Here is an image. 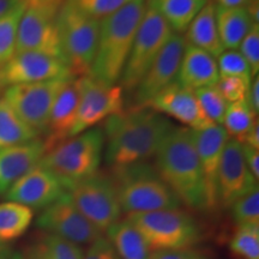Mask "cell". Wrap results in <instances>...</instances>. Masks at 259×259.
Returning a JSON list of instances; mask_svg holds the SVG:
<instances>
[{
    "instance_id": "60d3db41",
    "label": "cell",
    "mask_w": 259,
    "mask_h": 259,
    "mask_svg": "<svg viewBox=\"0 0 259 259\" xmlns=\"http://www.w3.org/2000/svg\"><path fill=\"white\" fill-rule=\"evenodd\" d=\"M29 9H36L48 15L56 16L65 0H22Z\"/></svg>"
},
{
    "instance_id": "9c48e42d",
    "label": "cell",
    "mask_w": 259,
    "mask_h": 259,
    "mask_svg": "<svg viewBox=\"0 0 259 259\" xmlns=\"http://www.w3.org/2000/svg\"><path fill=\"white\" fill-rule=\"evenodd\" d=\"M71 202L100 232L118 222L121 208L118 191L111 176L96 171L92 177L67 189Z\"/></svg>"
},
{
    "instance_id": "816d5d0a",
    "label": "cell",
    "mask_w": 259,
    "mask_h": 259,
    "mask_svg": "<svg viewBox=\"0 0 259 259\" xmlns=\"http://www.w3.org/2000/svg\"><path fill=\"white\" fill-rule=\"evenodd\" d=\"M0 66H2V64H0Z\"/></svg>"
},
{
    "instance_id": "836d02e7",
    "label": "cell",
    "mask_w": 259,
    "mask_h": 259,
    "mask_svg": "<svg viewBox=\"0 0 259 259\" xmlns=\"http://www.w3.org/2000/svg\"><path fill=\"white\" fill-rule=\"evenodd\" d=\"M233 220L236 225L257 223L259 225V190L255 187L231 206Z\"/></svg>"
},
{
    "instance_id": "4316f807",
    "label": "cell",
    "mask_w": 259,
    "mask_h": 259,
    "mask_svg": "<svg viewBox=\"0 0 259 259\" xmlns=\"http://www.w3.org/2000/svg\"><path fill=\"white\" fill-rule=\"evenodd\" d=\"M209 0H153L173 32L184 34Z\"/></svg>"
},
{
    "instance_id": "f907efd6",
    "label": "cell",
    "mask_w": 259,
    "mask_h": 259,
    "mask_svg": "<svg viewBox=\"0 0 259 259\" xmlns=\"http://www.w3.org/2000/svg\"><path fill=\"white\" fill-rule=\"evenodd\" d=\"M250 2H257V0H250Z\"/></svg>"
},
{
    "instance_id": "8fae6325",
    "label": "cell",
    "mask_w": 259,
    "mask_h": 259,
    "mask_svg": "<svg viewBox=\"0 0 259 259\" xmlns=\"http://www.w3.org/2000/svg\"><path fill=\"white\" fill-rule=\"evenodd\" d=\"M79 106L71 137L95 127L99 122L120 113L125 103L124 90L119 84L107 85L90 76L79 77Z\"/></svg>"
},
{
    "instance_id": "e575fe53",
    "label": "cell",
    "mask_w": 259,
    "mask_h": 259,
    "mask_svg": "<svg viewBox=\"0 0 259 259\" xmlns=\"http://www.w3.org/2000/svg\"><path fill=\"white\" fill-rule=\"evenodd\" d=\"M218 69L220 77L239 76L253 78L251 73L250 65L236 50H226L218 57Z\"/></svg>"
},
{
    "instance_id": "44dd1931",
    "label": "cell",
    "mask_w": 259,
    "mask_h": 259,
    "mask_svg": "<svg viewBox=\"0 0 259 259\" xmlns=\"http://www.w3.org/2000/svg\"><path fill=\"white\" fill-rule=\"evenodd\" d=\"M46 145L37 138L24 144L0 148V196L6 194L14 184L40 163Z\"/></svg>"
},
{
    "instance_id": "83f0119b",
    "label": "cell",
    "mask_w": 259,
    "mask_h": 259,
    "mask_svg": "<svg viewBox=\"0 0 259 259\" xmlns=\"http://www.w3.org/2000/svg\"><path fill=\"white\" fill-rule=\"evenodd\" d=\"M34 212L32 209L16 202L0 203V241L16 240L30 227Z\"/></svg>"
},
{
    "instance_id": "7bdbcfd3",
    "label": "cell",
    "mask_w": 259,
    "mask_h": 259,
    "mask_svg": "<svg viewBox=\"0 0 259 259\" xmlns=\"http://www.w3.org/2000/svg\"><path fill=\"white\" fill-rule=\"evenodd\" d=\"M247 102L255 114L259 113V77L255 76L252 78L250 90H248Z\"/></svg>"
},
{
    "instance_id": "681fc988",
    "label": "cell",
    "mask_w": 259,
    "mask_h": 259,
    "mask_svg": "<svg viewBox=\"0 0 259 259\" xmlns=\"http://www.w3.org/2000/svg\"><path fill=\"white\" fill-rule=\"evenodd\" d=\"M10 259H25L24 255L22 253H19V252H15V253H12L11 258Z\"/></svg>"
},
{
    "instance_id": "4dcf8cb0",
    "label": "cell",
    "mask_w": 259,
    "mask_h": 259,
    "mask_svg": "<svg viewBox=\"0 0 259 259\" xmlns=\"http://www.w3.org/2000/svg\"><path fill=\"white\" fill-rule=\"evenodd\" d=\"M23 2L16 5L11 11L0 17V64H5L15 54L16 37L19 21L25 11Z\"/></svg>"
},
{
    "instance_id": "f35d334b",
    "label": "cell",
    "mask_w": 259,
    "mask_h": 259,
    "mask_svg": "<svg viewBox=\"0 0 259 259\" xmlns=\"http://www.w3.org/2000/svg\"><path fill=\"white\" fill-rule=\"evenodd\" d=\"M83 259H121L112 242L105 236H99L94 240L88 250L84 252Z\"/></svg>"
},
{
    "instance_id": "ac0fdd59",
    "label": "cell",
    "mask_w": 259,
    "mask_h": 259,
    "mask_svg": "<svg viewBox=\"0 0 259 259\" xmlns=\"http://www.w3.org/2000/svg\"><path fill=\"white\" fill-rule=\"evenodd\" d=\"M147 108L180 121L191 130L205 128L213 122L200 107L193 90L176 80L149 102Z\"/></svg>"
},
{
    "instance_id": "f1b7e54d",
    "label": "cell",
    "mask_w": 259,
    "mask_h": 259,
    "mask_svg": "<svg viewBox=\"0 0 259 259\" xmlns=\"http://www.w3.org/2000/svg\"><path fill=\"white\" fill-rule=\"evenodd\" d=\"M37 138L36 132L25 125L8 102L0 97V148L24 144Z\"/></svg>"
},
{
    "instance_id": "4fadbf2b",
    "label": "cell",
    "mask_w": 259,
    "mask_h": 259,
    "mask_svg": "<svg viewBox=\"0 0 259 259\" xmlns=\"http://www.w3.org/2000/svg\"><path fill=\"white\" fill-rule=\"evenodd\" d=\"M36 226L44 232L51 233L77 245L92 244L101 232L88 221L73 203L69 194L45 208L36 220Z\"/></svg>"
},
{
    "instance_id": "d6986e66",
    "label": "cell",
    "mask_w": 259,
    "mask_h": 259,
    "mask_svg": "<svg viewBox=\"0 0 259 259\" xmlns=\"http://www.w3.org/2000/svg\"><path fill=\"white\" fill-rule=\"evenodd\" d=\"M66 193L67 191L60 180L46 168L37 164L12 185L6 192V198L30 209H45Z\"/></svg>"
},
{
    "instance_id": "52a82bcc",
    "label": "cell",
    "mask_w": 259,
    "mask_h": 259,
    "mask_svg": "<svg viewBox=\"0 0 259 259\" xmlns=\"http://www.w3.org/2000/svg\"><path fill=\"white\" fill-rule=\"evenodd\" d=\"M126 221L141 233L154 252L191 247L202 238L196 219L179 208L127 213Z\"/></svg>"
},
{
    "instance_id": "8d00e7d4",
    "label": "cell",
    "mask_w": 259,
    "mask_h": 259,
    "mask_svg": "<svg viewBox=\"0 0 259 259\" xmlns=\"http://www.w3.org/2000/svg\"><path fill=\"white\" fill-rule=\"evenodd\" d=\"M130 2L131 0H73L80 11L99 21L113 15Z\"/></svg>"
},
{
    "instance_id": "e0dca14e",
    "label": "cell",
    "mask_w": 259,
    "mask_h": 259,
    "mask_svg": "<svg viewBox=\"0 0 259 259\" xmlns=\"http://www.w3.org/2000/svg\"><path fill=\"white\" fill-rule=\"evenodd\" d=\"M22 52H36L63 60L56 16L25 8L19 21L15 48V53Z\"/></svg>"
},
{
    "instance_id": "ba28073f",
    "label": "cell",
    "mask_w": 259,
    "mask_h": 259,
    "mask_svg": "<svg viewBox=\"0 0 259 259\" xmlns=\"http://www.w3.org/2000/svg\"><path fill=\"white\" fill-rule=\"evenodd\" d=\"M173 30L158 11L153 0H148L147 9L132 44L127 61L120 77L122 90L132 93L169 40Z\"/></svg>"
},
{
    "instance_id": "277c9868",
    "label": "cell",
    "mask_w": 259,
    "mask_h": 259,
    "mask_svg": "<svg viewBox=\"0 0 259 259\" xmlns=\"http://www.w3.org/2000/svg\"><path fill=\"white\" fill-rule=\"evenodd\" d=\"M103 145V130L89 128L54 145L45 153L38 164L53 173L67 191L73 184L99 171Z\"/></svg>"
},
{
    "instance_id": "d590c367",
    "label": "cell",
    "mask_w": 259,
    "mask_h": 259,
    "mask_svg": "<svg viewBox=\"0 0 259 259\" xmlns=\"http://www.w3.org/2000/svg\"><path fill=\"white\" fill-rule=\"evenodd\" d=\"M252 78L239 76H223L220 77L216 83L219 92L228 103L238 102L247 99Z\"/></svg>"
},
{
    "instance_id": "b9f144b4",
    "label": "cell",
    "mask_w": 259,
    "mask_h": 259,
    "mask_svg": "<svg viewBox=\"0 0 259 259\" xmlns=\"http://www.w3.org/2000/svg\"><path fill=\"white\" fill-rule=\"evenodd\" d=\"M242 154L246 164H247L248 169L251 174L254 177V179L258 181L259 179V149H254L247 144H241Z\"/></svg>"
},
{
    "instance_id": "d6a6232c",
    "label": "cell",
    "mask_w": 259,
    "mask_h": 259,
    "mask_svg": "<svg viewBox=\"0 0 259 259\" xmlns=\"http://www.w3.org/2000/svg\"><path fill=\"white\" fill-rule=\"evenodd\" d=\"M194 94H196L204 113L210 120L213 124L222 125L229 103L223 99L216 84L211 87H205V88L194 90Z\"/></svg>"
},
{
    "instance_id": "bcb514c9",
    "label": "cell",
    "mask_w": 259,
    "mask_h": 259,
    "mask_svg": "<svg viewBox=\"0 0 259 259\" xmlns=\"http://www.w3.org/2000/svg\"><path fill=\"white\" fill-rule=\"evenodd\" d=\"M22 0H0V17L11 11L16 5H18Z\"/></svg>"
},
{
    "instance_id": "484cf974",
    "label": "cell",
    "mask_w": 259,
    "mask_h": 259,
    "mask_svg": "<svg viewBox=\"0 0 259 259\" xmlns=\"http://www.w3.org/2000/svg\"><path fill=\"white\" fill-rule=\"evenodd\" d=\"M84 251L73 244L51 233H41L25 250V259H83Z\"/></svg>"
},
{
    "instance_id": "8992f818",
    "label": "cell",
    "mask_w": 259,
    "mask_h": 259,
    "mask_svg": "<svg viewBox=\"0 0 259 259\" xmlns=\"http://www.w3.org/2000/svg\"><path fill=\"white\" fill-rule=\"evenodd\" d=\"M112 178L121 211L134 213L180 208V200L150 164L141 163L114 170Z\"/></svg>"
},
{
    "instance_id": "cb8c5ba5",
    "label": "cell",
    "mask_w": 259,
    "mask_h": 259,
    "mask_svg": "<svg viewBox=\"0 0 259 259\" xmlns=\"http://www.w3.org/2000/svg\"><path fill=\"white\" fill-rule=\"evenodd\" d=\"M216 24L220 40L226 50H238L252 23L245 6L223 8L216 5Z\"/></svg>"
},
{
    "instance_id": "5b68a950",
    "label": "cell",
    "mask_w": 259,
    "mask_h": 259,
    "mask_svg": "<svg viewBox=\"0 0 259 259\" xmlns=\"http://www.w3.org/2000/svg\"><path fill=\"white\" fill-rule=\"evenodd\" d=\"M56 24L61 56L71 76H89L100 34V21L77 8L73 0H65L58 11Z\"/></svg>"
},
{
    "instance_id": "30bf717a",
    "label": "cell",
    "mask_w": 259,
    "mask_h": 259,
    "mask_svg": "<svg viewBox=\"0 0 259 259\" xmlns=\"http://www.w3.org/2000/svg\"><path fill=\"white\" fill-rule=\"evenodd\" d=\"M69 78L61 77L44 82L12 85L4 89L2 97L21 120L40 136L46 134L52 107Z\"/></svg>"
},
{
    "instance_id": "603a6c76",
    "label": "cell",
    "mask_w": 259,
    "mask_h": 259,
    "mask_svg": "<svg viewBox=\"0 0 259 259\" xmlns=\"http://www.w3.org/2000/svg\"><path fill=\"white\" fill-rule=\"evenodd\" d=\"M186 42L218 58L225 51L216 24V4L211 0L200 10L186 30Z\"/></svg>"
},
{
    "instance_id": "7c38bea8",
    "label": "cell",
    "mask_w": 259,
    "mask_h": 259,
    "mask_svg": "<svg viewBox=\"0 0 259 259\" xmlns=\"http://www.w3.org/2000/svg\"><path fill=\"white\" fill-rule=\"evenodd\" d=\"M186 44L185 36L183 35L176 32L170 35L169 40L162 48L150 69L132 92L131 103L127 109L147 108L149 102L157 94L176 82Z\"/></svg>"
},
{
    "instance_id": "7402d4cb",
    "label": "cell",
    "mask_w": 259,
    "mask_h": 259,
    "mask_svg": "<svg viewBox=\"0 0 259 259\" xmlns=\"http://www.w3.org/2000/svg\"><path fill=\"white\" fill-rule=\"evenodd\" d=\"M220 79L216 58L205 51L186 44L177 80L187 89L197 90L215 85Z\"/></svg>"
},
{
    "instance_id": "6da1fadb",
    "label": "cell",
    "mask_w": 259,
    "mask_h": 259,
    "mask_svg": "<svg viewBox=\"0 0 259 259\" xmlns=\"http://www.w3.org/2000/svg\"><path fill=\"white\" fill-rule=\"evenodd\" d=\"M173 124L153 109H122L105 120L106 162L112 171L147 163Z\"/></svg>"
},
{
    "instance_id": "ffe728a7",
    "label": "cell",
    "mask_w": 259,
    "mask_h": 259,
    "mask_svg": "<svg viewBox=\"0 0 259 259\" xmlns=\"http://www.w3.org/2000/svg\"><path fill=\"white\" fill-rule=\"evenodd\" d=\"M79 99L80 79L79 77L72 76L66 80L52 107L47 125L46 139L44 141L46 145V151L71 137V132L77 119Z\"/></svg>"
},
{
    "instance_id": "9a60e30c",
    "label": "cell",
    "mask_w": 259,
    "mask_h": 259,
    "mask_svg": "<svg viewBox=\"0 0 259 259\" xmlns=\"http://www.w3.org/2000/svg\"><path fill=\"white\" fill-rule=\"evenodd\" d=\"M194 144L199 157L204 186V211L215 212L219 209L218 174L229 136L222 125L212 124L205 128L192 130Z\"/></svg>"
},
{
    "instance_id": "f6af8a7d",
    "label": "cell",
    "mask_w": 259,
    "mask_h": 259,
    "mask_svg": "<svg viewBox=\"0 0 259 259\" xmlns=\"http://www.w3.org/2000/svg\"><path fill=\"white\" fill-rule=\"evenodd\" d=\"M246 11L250 16L252 23L259 24V3L257 2H248V4L245 6Z\"/></svg>"
},
{
    "instance_id": "d4e9b609",
    "label": "cell",
    "mask_w": 259,
    "mask_h": 259,
    "mask_svg": "<svg viewBox=\"0 0 259 259\" xmlns=\"http://www.w3.org/2000/svg\"><path fill=\"white\" fill-rule=\"evenodd\" d=\"M107 239L121 259H150L151 250L147 241L128 221L115 222L106 231Z\"/></svg>"
},
{
    "instance_id": "74e56055",
    "label": "cell",
    "mask_w": 259,
    "mask_h": 259,
    "mask_svg": "<svg viewBox=\"0 0 259 259\" xmlns=\"http://www.w3.org/2000/svg\"><path fill=\"white\" fill-rule=\"evenodd\" d=\"M240 53L250 65L252 77L258 76L259 72V24H252L244 40L241 41Z\"/></svg>"
},
{
    "instance_id": "1f68e13d",
    "label": "cell",
    "mask_w": 259,
    "mask_h": 259,
    "mask_svg": "<svg viewBox=\"0 0 259 259\" xmlns=\"http://www.w3.org/2000/svg\"><path fill=\"white\" fill-rule=\"evenodd\" d=\"M229 248L240 259H259V225H239L229 242Z\"/></svg>"
},
{
    "instance_id": "5bb4252c",
    "label": "cell",
    "mask_w": 259,
    "mask_h": 259,
    "mask_svg": "<svg viewBox=\"0 0 259 259\" xmlns=\"http://www.w3.org/2000/svg\"><path fill=\"white\" fill-rule=\"evenodd\" d=\"M61 77H71V73L59 58L36 52L15 53L11 59L0 66V90Z\"/></svg>"
},
{
    "instance_id": "ab89813d",
    "label": "cell",
    "mask_w": 259,
    "mask_h": 259,
    "mask_svg": "<svg viewBox=\"0 0 259 259\" xmlns=\"http://www.w3.org/2000/svg\"><path fill=\"white\" fill-rule=\"evenodd\" d=\"M150 259H210L204 252L193 248H178V250L157 251L151 254Z\"/></svg>"
},
{
    "instance_id": "f546056e",
    "label": "cell",
    "mask_w": 259,
    "mask_h": 259,
    "mask_svg": "<svg viewBox=\"0 0 259 259\" xmlns=\"http://www.w3.org/2000/svg\"><path fill=\"white\" fill-rule=\"evenodd\" d=\"M255 120H257V114L252 111L247 99H245L241 101L229 103L222 126L225 127L229 138L242 143L245 136L250 131Z\"/></svg>"
},
{
    "instance_id": "ee69618b",
    "label": "cell",
    "mask_w": 259,
    "mask_h": 259,
    "mask_svg": "<svg viewBox=\"0 0 259 259\" xmlns=\"http://www.w3.org/2000/svg\"><path fill=\"white\" fill-rule=\"evenodd\" d=\"M241 144H247L254 149H259V121L258 119L254 121V124L245 136L244 142Z\"/></svg>"
},
{
    "instance_id": "c3c4849f",
    "label": "cell",
    "mask_w": 259,
    "mask_h": 259,
    "mask_svg": "<svg viewBox=\"0 0 259 259\" xmlns=\"http://www.w3.org/2000/svg\"><path fill=\"white\" fill-rule=\"evenodd\" d=\"M11 250L8 246V244L0 241V259H10L11 258Z\"/></svg>"
},
{
    "instance_id": "7dc6e473",
    "label": "cell",
    "mask_w": 259,
    "mask_h": 259,
    "mask_svg": "<svg viewBox=\"0 0 259 259\" xmlns=\"http://www.w3.org/2000/svg\"><path fill=\"white\" fill-rule=\"evenodd\" d=\"M248 2L250 0H216L218 5L223 8H241L247 5Z\"/></svg>"
},
{
    "instance_id": "2e32d148",
    "label": "cell",
    "mask_w": 259,
    "mask_h": 259,
    "mask_svg": "<svg viewBox=\"0 0 259 259\" xmlns=\"http://www.w3.org/2000/svg\"><path fill=\"white\" fill-rule=\"evenodd\" d=\"M258 181L252 176L244 154L241 143L229 138L223 149L218 174L219 206L229 209L236 200L258 187Z\"/></svg>"
},
{
    "instance_id": "7a4b0ae2",
    "label": "cell",
    "mask_w": 259,
    "mask_h": 259,
    "mask_svg": "<svg viewBox=\"0 0 259 259\" xmlns=\"http://www.w3.org/2000/svg\"><path fill=\"white\" fill-rule=\"evenodd\" d=\"M155 169L181 204L204 211L203 177L192 130H169L155 155Z\"/></svg>"
},
{
    "instance_id": "3957f363",
    "label": "cell",
    "mask_w": 259,
    "mask_h": 259,
    "mask_svg": "<svg viewBox=\"0 0 259 259\" xmlns=\"http://www.w3.org/2000/svg\"><path fill=\"white\" fill-rule=\"evenodd\" d=\"M145 9L147 0H131L100 21L99 41L89 73L92 78L107 85L120 80Z\"/></svg>"
}]
</instances>
